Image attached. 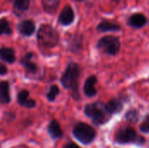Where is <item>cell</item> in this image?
Segmentation results:
<instances>
[{
    "label": "cell",
    "instance_id": "obj_1",
    "mask_svg": "<svg viewBox=\"0 0 149 148\" xmlns=\"http://www.w3.org/2000/svg\"><path fill=\"white\" fill-rule=\"evenodd\" d=\"M85 113L93 120L95 125L104 124L111 117V113L107 109L106 105L100 102L87 105L85 108Z\"/></svg>",
    "mask_w": 149,
    "mask_h": 148
},
{
    "label": "cell",
    "instance_id": "obj_2",
    "mask_svg": "<svg viewBox=\"0 0 149 148\" xmlns=\"http://www.w3.org/2000/svg\"><path fill=\"white\" fill-rule=\"evenodd\" d=\"M79 66L77 64H69L68 67L66 68L65 73L61 78V82L65 88L71 89L76 92L78 91V79L79 77Z\"/></svg>",
    "mask_w": 149,
    "mask_h": 148
},
{
    "label": "cell",
    "instance_id": "obj_3",
    "mask_svg": "<svg viewBox=\"0 0 149 148\" xmlns=\"http://www.w3.org/2000/svg\"><path fill=\"white\" fill-rule=\"evenodd\" d=\"M38 38L42 44L52 47L57 44L58 41V35L51 25L43 24L38 31Z\"/></svg>",
    "mask_w": 149,
    "mask_h": 148
},
{
    "label": "cell",
    "instance_id": "obj_4",
    "mask_svg": "<svg viewBox=\"0 0 149 148\" xmlns=\"http://www.w3.org/2000/svg\"><path fill=\"white\" fill-rule=\"evenodd\" d=\"M73 135L81 143L89 144L94 140L96 133L94 129L89 125L85 123H79L73 129Z\"/></svg>",
    "mask_w": 149,
    "mask_h": 148
},
{
    "label": "cell",
    "instance_id": "obj_5",
    "mask_svg": "<svg viewBox=\"0 0 149 148\" xmlns=\"http://www.w3.org/2000/svg\"><path fill=\"white\" fill-rule=\"evenodd\" d=\"M98 48L109 55H116L120 49V42L117 37L105 36L101 38L97 44Z\"/></svg>",
    "mask_w": 149,
    "mask_h": 148
},
{
    "label": "cell",
    "instance_id": "obj_6",
    "mask_svg": "<svg viewBox=\"0 0 149 148\" xmlns=\"http://www.w3.org/2000/svg\"><path fill=\"white\" fill-rule=\"evenodd\" d=\"M137 140H138V136L136 132L129 126L121 127L115 134V141L119 144L137 142L138 141Z\"/></svg>",
    "mask_w": 149,
    "mask_h": 148
},
{
    "label": "cell",
    "instance_id": "obj_7",
    "mask_svg": "<svg viewBox=\"0 0 149 148\" xmlns=\"http://www.w3.org/2000/svg\"><path fill=\"white\" fill-rule=\"evenodd\" d=\"M74 20V11L70 5H65L58 17V21L62 25H69Z\"/></svg>",
    "mask_w": 149,
    "mask_h": 148
},
{
    "label": "cell",
    "instance_id": "obj_8",
    "mask_svg": "<svg viewBox=\"0 0 149 148\" xmlns=\"http://www.w3.org/2000/svg\"><path fill=\"white\" fill-rule=\"evenodd\" d=\"M147 24V17L141 13H135L128 19V24L134 28H141Z\"/></svg>",
    "mask_w": 149,
    "mask_h": 148
},
{
    "label": "cell",
    "instance_id": "obj_9",
    "mask_svg": "<svg viewBox=\"0 0 149 148\" xmlns=\"http://www.w3.org/2000/svg\"><path fill=\"white\" fill-rule=\"evenodd\" d=\"M96 82H97V79L95 76H91L86 80L85 85H84V92L86 96L93 97L96 95L97 93V90L95 88Z\"/></svg>",
    "mask_w": 149,
    "mask_h": 148
},
{
    "label": "cell",
    "instance_id": "obj_10",
    "mask_svg": "<svg viewBox=\"0 0 149 148\" xmlns=\"http://www.w3.org/2000/svg\"><path fill=\"white\" fill-rule=\"evenodd\" d=\"M19 32L24 36H31L35 31V24L31 20H24L18 24Z\"/></svg>",
    "mask_w": 149,
    "mask_h": 148
},
{
    "label": "cell",
    "instance_id": "obj_11",
    "mask_svg": "<svg viewBox=\"0 0 149 148\" xmlns=\"http://www.w3.org/2000/svg\"><path fill=\"white\" fill-rule=\"evenodd\" d=\"M10 100V85L8 82H2L0 84V102L7 104Z\"/></svg>",
    "mask_w": 149,
    "mask_h": 148
},
{
    "label": "cell",
    "instance_id": "obj_12",
    "mask_svg": "<svg viewBox=\"0 0 149 148\" xmlns=\"http://www.w3.org/2000/svg\"><path fill=\"white\" fill-rule=\"evenodd\" d=\"M48 132H49L50 135L52 138H54V139H58V138L62 137V135H63L62 129H61L59 124L56 120H52L49 124V126H48Z\"/></svg>",
    "mask_w": 149,
    "mask_h": 148
},
{
    "label": "cell",
    "instance_id": "obj_13",
    "mask_svg": "<svg viewBox=\"0 0 149 148\" xmlns=\"http://www.w3.org/2000/svg\"><path fill=\"white\" fill-rule=\"evenodd\" d=\"M0 58L7 63H13L16 59L15 51L10 48H1L0 49Z\"/></svg>",
    "mask_w": 149,
    "mask_h": 148
},
{
    "label": "cell",
    "instance_id": "obj_14",
    "mask_svg": "<svg viewBox=\"0 0 149 148\" xmlns=\"http://www.w3.org/2000/svg\"><path fill=\"white\" fill-rule=\"evenodd\" d=\"M99 31L105 32V31H116L120 30V26L119 24L111 23L109 21H102L99 24L97 27Z\"/></svg>",
    "mask_w": 149,
    "mask_h": 148
},
{
    "label": "cell",
    "instance_id": "obj_15",
    "mask_svg": "<svg viewBox=\"0 0 149 148\" xmlns=\"http://www.w3.org/2000/svg\"><path fill=\"white\" fill-rule=\"evenodd\" d=\"M107 109L108 110V112L112 114V113H119L122 108H123V105L121 103V101L120 99H111L107 105Z\"/></svg>",
    "mask_w": 149,
    "mask_h": 148
},
{
    "label": "cell",
    "instance_id": "obj_16",
    "mask_svg": "<svg viewBox=\"0 0 149 148\" xmlns=\"http://www.w3.org/2000/svg\"><path fill=\"white\" fill-rule=\"evenodd\" d=\"M60 0H41L42 6L45 12L52 14L58 9Z\"/></svg>",
    "mask_w": 149,
    "mask_h": 148
},
{
    "label": "cell",
    "instance_id": "obj_17",
    "mask_svg": "<svg viewBox=\"0 0 149 148\" xmlns=\"http://www.w3.org/2000/svg\"><path fill=\"white\" fill-rule=\"evenodd\" d=\"M31 56H32L31 53L27 54V55L22 59L21 63H22V65L24 66V68L27 70V72H35L37 71L38 67H37V65H36L34 63H32V62L30 60Z\"/></svg>",
    "mask_w": 149,
    "mask_h": 148
},
{
    "label": "cell",
    "instance_id": "obj_18",
    "mask_svg": "<svg viewBox=\"0 0 149 148\" xmlns=\"http://www.w3.org/2000/svg\"><path fill=\"white\" fill-rule=\"evenodd\" d=\"M13 3L15 10L19 12H24L28 10L30 0H10Z\"/></svg>",
    "mask_w": 149,
    "mask_h": 148
},
{
    "label": "cell",
    "instance_id": "obj_19",
    "mask_svg": "<svg viewBox=\"0 0 149 148\" xmlns=\"http://www.w3.org/2000/svg\"><path fill=\"white\" fill-rule=\"evenodd\" d=\"M12 32L9 22L5 18L0 19V35H10Z\"/></svg>",
    "mask_w": 149,
    "mask_h": 148
},
{
    "label": "cell",
    "instance_id": "obj_20",
    "mask_svg": "<svg viewBox=\"0 0 149 148\" xmlns=\"http://www.w3.org/2000/svg\"><path fill=\"white\" fill-rule=\"evenodd\" d=\"M29 92L26 91V90H23L21 91L19 93H18V96H17V101H18V104L20 106H24L26 105V103L28 102L29 100Z\"/></svg>",
    "mask_w": 149,
    "mask_h": 148
},
{
    "label": "cell",
    "instance_id": "obj_21",
    "mask_svg": "<svg viewBox=\"0 0 149 148\" xmlns=\"http://www.w3.org/2000/svg\"><path fill=\"white\" fill-rule=\"evenodd\" d=\"M58 94V87L57 85H52L50 88V91L47 94V99L50 101L54 100V99L56 98V96Z\"/></svg>",
    "mask_w": 149,
    "mask_h": 148
},
{
    "label": "cell",
    "instance_id": "obj_22",
    "mask_svg": "<svg viewBox=\"0 0 149 148\" xmlns=\"http://www.w3.org/2000/svg\"><path fill=\"white\" fill-rule=\"evenodd\" d=\"M141 131L144 133H149V116L145 120V121L141 125Z\"/></svg>",
    "mask_w": 149,
    "mask_h": 148
},
{
    "label": "cell",
    "instance_id": "obj_23",
    "mask_svg": "<svg viewBox=\"0 0 149 148\" xmlns=\"http://www.w3.org/2000/svg\"><path fill=\"white\" fill-rule=\"evenodd\" d=\"M127 120H136V112H128L127 114Z\"/></svg>",
    "mask_w": 149,
    "mask_h": 148
},
{
    "label": "cell",
    "instance_id": "obj_24",
    "mask_svg": "<svg viewBox=\"0 0 149 148\" xmlns=\"http://www.w3.org/2000/svg\"><path fill=\"white\" fill-rule=\"evenodd\" d=\"M6 72H7V69H6V67H5L3 65L0 64V75H4Z\"/></svg>",
    "mask_w": 149,
    "mask_h": 148
},
{
    "label": "cell",
    "instance_id": "obj_25",
    "mask_svg": "<svg viewBox=\"0 0 149 148\" xmlns=\"http://www.w3.org/2000/svg\"><path fill=\"white\" fill-rule=\"evenodd\" d=\"M65 148H80L79 146H77L76 144H74V143H69V144H67Z\"/></svg>",
    "mask_w": 149,
    "mask_h": 148
},
{
    "label": "cell",
    "instance_id": "obj_26",
    "mask_svg": "<svg viewBox=\"0 0 149 148\" xmlns=\"http://www.w3.org/2000/svg\"><path fill=\"white\" fill-rule=\"evenodd\" d=\"M76 1H83V0H76Z\"/></svg>",
    "mask_w": 149,
    "mask_h": 148
},
{
    "label": "cell",
    "instance_id": "obj_27",
    "mask_svg": "<svg viewBox=\"0 0 149 148\" xmlns=\"http://www.w3.org/2000/svg\"><path fill=\"white\" fill-rule=\"evenodd\" d=\"M114 1H119V0H114Z\"/></svg>",
    "mask_w": 149,
    "mask_h": 148
}]
</instances>
